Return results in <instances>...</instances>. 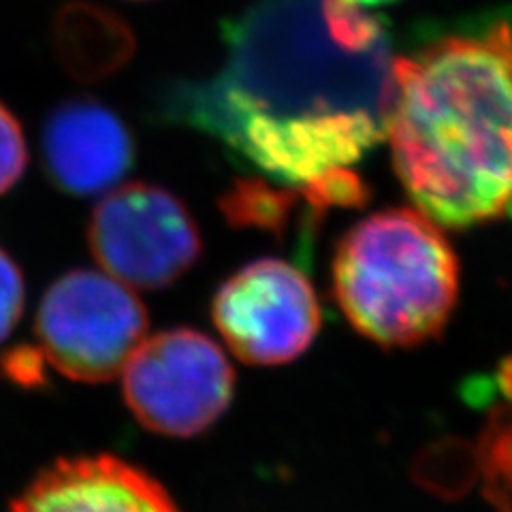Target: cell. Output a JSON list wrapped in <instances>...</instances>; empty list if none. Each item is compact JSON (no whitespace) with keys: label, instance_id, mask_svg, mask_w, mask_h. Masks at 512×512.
<instances>
[{"label":"cell","instance_id":"obj_1","mask_svg":"<svg viewBox=\"0 0 512 512\" xmlns=\"http://www.w3.org/2000/svg\"><path fill=\"white\" fill-rule=\"evenodd\" d=\"M216 75L171 84L167 124L306 192L387 137L395 60L384 26L348 0H263L222 22Z\"/></svg>","mask_w":512,"mask_h":512},{"label":"cell","instance_id":"obj_2","mask_svg":"<svg viewBox=\"0 0 512 512\" xmlns=\"http://www.w3.org/2000/svg\"><path fill=\"white\" fill-rule=\"evenodd\" d=\"M387 135L416 210L448 229L512 218V28L429 41L395 60Z\"/></svg>","mask_w":512,"mask_h":512},{"label":"cell","instance_id":"obj_3","mask_svg":"<svg viewBox=\"0 0 512 512\" xmlns=\"http://www.w3.org/2000/svg\"><path fill=\"white\" fill-rule=\"evenodd\" d=\"M333 297L348 323L382 348L438 340L459 297V263L434 220L410 207L357 222L333 252Z\"/></svg>","mask_w":512,"mask_h":512},{"label":"cell","instance_id":"obj_4","mask_svg":"<svg viewBox=\"0 0 512 512\" xmlns=\"http://www.w3.org/2000/svg\"><path fill=\"white\" fill-rule=\"evenodd\" d=\"M35 333L56 372L79 382H107L146 340L148 312L120 280L73 269L41 297Z\"/></svg>","mask_w":512,"mask_h":512},{"label":"cell","instance_id":"obj_5","mask_svg":"<svg viewBox=\"0 0 512 512\" xmlns=\"http://www.w3.org/2000/svg\"><path fill=\"white\" fill-rule=\"evenodd\" d=\"M124 402L154 434L192 438L218 423L235 393V372L205 333L178 327L143 340L122 370Z\"/></svg>","mask_w":512,"mask_h":512},{"label":"cell","instance_id":"obj_6","mask_svg":"<svg viewBox=\"0 0 512 512\" xmlns=\"http://www.w3.org/2000/svg\"><path fill=\"white\" fill-rule=\"evenodd\" d=\"M88 248L111 278L139 291H163L203 254L188 205L171 190L131 182L107 192L90 214Z\"/></svg>","mask_w":512,"mask_h":512},{"label":"cell","instance_id":"obj_7","mask_svg":"<svg viewBox=\"0 0 512 512\" xmlns=\"http://www.w3.org/2000/svg\"><path fill=\"white\" fill-rule=\"evenodd\" d=\"M224 344L248 365L299 359L323 325L320 301L308 276L280 259H259L224 280L212 301Z\"/></svg>","mask_w":512,"mask_h":512},{"label":"cell","instance_id":"obj_8","mask_svg":"<svg viewBox=\"0 0 512 512\" xmlns=\"http://www.w3.org/2000/svg\"><path fill=\"white\" fill-rule=\"evenodd\" d=\"M135 158L133 131L99 99L71 96L45 118L43 169L64 195L92 197L107 192L126 178Z\"/></svg>","mask_w":512,"mask_h":512},{"label":"cell","instance_id":"obj_9","mask_svg":"<svg viewBox=\"0 0 512 512\" xmlns=\"http://www.w3.org/2000/svg\"><path fill=\"white\" fill-rule=\"evenodd\" d=\"M9 512H180L148 472L114 455L60 459L35 476Z\"/></svg>","mask_w":512,"mask_h":512},{"label":"cell","instance_id":"obj_10","mask_svg":"<svg viewBox=\"0 0 512 512\" xmlns=\"http://www.w3.org/2000/svg\"><path fill=\"white\" fill-rule=\"evenodd\" d=\"M52 47L60 67L77 82H103L120 73L137 52L133 28L114 9L71 0L52 24Z\"/></svg>","mask_w":512,"mask_h":512},{"label":"cell","instance_id":"obj_11","mask_svg":"<svg viewBox=\"0 0 512 512\" xmlns=\"http://www.w3.org/2000/svg\"><path fill=\"white\" fill-rule=\"evenodd\" d=\"M218 207L231 227L256 229L276 235L280 242L288 235L297 237V254L310 259L320 216L291 186H274L261 178H237L218 199Z\"/></svg>","mask_w":512,"mask_h":512},{"label":"cell","instance_id":"obj_12","mask_svg":"<svg viewBox=\"0 0 512 512\" xmlns=\"http://www.w3.org/2000/svg\"><path fill=\"white\" fill-rule=\"evenodd\" d=\"M412 478L438 498H463L478 478L476 448L459 438H444L429 444L414 459Z\"/></svg>","mask_w":512,"mask_h":512},{"label":"cell","instance_id":"obj_13","mask_svg":"<svg viewBox=\"0 0 512 512\" xmlns=\"http://www.w3.org/2000/svg\"><path fill=\"white\" fill-rule=\"evenodd\" d=\"M476 459L489 504L498 512H512V402L491 408L480 431Z\"/></svg>","mask_w":512,"mask_h":512},{"label":"cell","instance_id":"obj_14","mask_svg":"<svg viewBox=\"0 0 512 512\" xmlns=\"http://www.w3.org/2000/svg\"><path fill=\"white\" fill-rule=\"evenodd\" d=\"M28 167V146L20 120L0 103V197L22 180Z\"/></svg>","mask_w":512,"mask_h":512},{"label":"cell","instance_id":"obj_15","mask_svg":"<svg viewBox=\"0 0 512 512\" xmlns=\"http://www.w3.org/2000/svg\"><path fill=\"white\" fill-rule=\"evenodd\" d=\"M26 303V284L20 265L0 248V342H5L20 323Z\"/></svg>","mask_w":512,"mask_h":512},{"label":"cell","instance_id":"obj_16","mask_svg":"<svg viewBox=\"0 0 512 512\" xmlns=\"http://www.w3.org/2000/svg\"><path fill=\"white\" fill-rule=\"evenodd\" d=\"M43 352L30 346L9 350L3 357V370L22 387H39L43 384Z\"/></svg>","mask_w":512,"mask_h":512},{"label":"cell","instance_id":"obj_17","mask_svg":"<svg viewBox=\"0 0 512 512\" xmlns=\"http://www.w3.org/2000/svg\"><path fill=\"white\" fill-rule=\"evenodd\" d=\"M495 387L506 397V402H512V357L504 359L495 374Z\"/></svg>","mask_w":512,"mask_h":512},{"label":"cell","instance_id":"obj_18","mask_svg":"<svg viewBox=\"0 0 512 512\" xmlns=\"http://www.w3.org/2000/svg\"><path fill=\"white\" fill-rule=\"evenodd\" d=\"M348 3H355V5H387V3H395V0H348Z\"/></svg>","mask_w":512,"mask_h":512}]
</instances>
